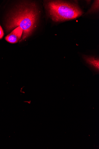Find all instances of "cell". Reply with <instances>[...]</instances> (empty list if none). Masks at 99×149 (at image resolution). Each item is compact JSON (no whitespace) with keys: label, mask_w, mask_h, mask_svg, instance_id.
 <instances>
[{"label":"cell","mask_w":99,"mask_h":149,"mask_svg":"<svg viewBox=\"0 0 99 149\" xmlns=\"http://www.w3.org/2000/svg\"><path fill=\"white\" fill-rule=\"evenodd\" d=\"M39 14L37 6L33 2H24L18 4L8 15L6 24L7 32L20 27L23 32L19 41L22 42L31 35L36 28Z\"/></svg>","instance_id":"6da1fadb"},{"label":"cell","mask_w":99,"mask_h":149,"mask_svg":"<svg viewBox=\"0 0 99 149\" xmlns=\"http://www.w3.org/2000/svg\"><path fill=\"white\" fill-rule=\"evenodd\" d=\"M46 9L52 20L56 22L75 19L83 12L76 5L60 1H47Z\"/></svg>","instance_id":"7a4b0ae2"},{"label":"cell","mask_w":99,"mask_h":149,"mask_svg":"<svg viewBox=\"0 0 99 149\" xmlns=\"http://www.w3.org/2000/svg\"><path fill=\"white\" fill-rule=\"evenodd\" d=\"M23 32V30L21 27H18L6 36L5 39L11 44L17 43L21 40Z\"/></svg>","instance_id":"3957f363"},{"label":"cell","mask_w":99,"mask_h":149,"mask_svg":"<svg viewBox=\"0 0 99 149\" xmlns=\"http://www.w3.org/2000/svg\"><path fill=\"white\" fill-rule=\"evenodd\" d=\"M83 58L88 64L92 67L97 71L99 70V61L95 57L83 55Z\"/></svg>","instance_id":"277c9868"},{"label":"cell","mask_w":99,"mask_h":149,"mask_svg":"<svg viewBox=\"0 0 99 149\" xmlns=\"http://www.w3.org/2000/svg\"><path fill=\"white\" fill-rule=\"evenodd\" d=\"M98 6L99 1H95L93 5V6H92L91 9H90V10L89 11L88 13H90L91 12H92L93 11L97 10L98 9Z\"/></svg>","instance_id":"5b68a950"},{"label":"cell","mask_w":99,"mask_h":149,"mask_svg":"<svg viewBox=\"0 0 99 149\" xmlns=\"http://www.w3.org/2000/svg\"><path fill=\"white\" fill-rule=\"evenodd\" d=\"M4 35V33L3 30L1 25H0V40L2 39L3 38Z\"/></svg>","instance_id":"8992f818"}]
</instances>
